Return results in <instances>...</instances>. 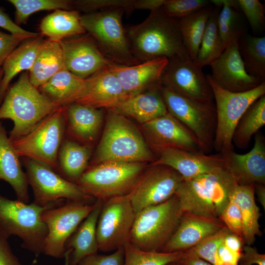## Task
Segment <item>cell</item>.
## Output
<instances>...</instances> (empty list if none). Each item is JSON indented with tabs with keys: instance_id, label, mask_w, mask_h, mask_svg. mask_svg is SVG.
Listing matches in <instances>:
<instances>
[{
	"instance_id": "12",
	"label": "cell",
	"mask_w": 265,
	"mask_h": 265,
	"mask_svg": "<svg viewBox=\"0 0 265 265\" xmlns=\"http://www.w3.org/2000/svg\"><path fill=\"white\" fill-rule=\"evenodd\" d=\"M161 93L168 112L194 136L202 151L206 154L212 148L216 125L213 101H197L162 86Z\"/></svg>"
},
{
	"instance_id": "2",
	"label": "cell",
	"mask_w": 265,
	"mask_h": 265,
	"mask_svg": "<svg viewBox=\"0 0 265 265\" xmlns=\"http://www.w3.org/2000/svg\"><path fill=\"white\" fill-rule=\"evenodd\" d=\"M237 183L226 168L184 179L175 195L183 212L219 218Z\"/></svg>"
},
{
	"instance_id": "38",
	"label": "cell",
	"mask_w": 265,
	"mask_h": 265,
	"mask_svg": "<svg viewBox=\"0 0 265 265\" xmlns=\"http://www.w3.org/2000/svg\"><path fill=\"white\" fill-rule=\"evenodd\" d=\"M238 47L247 72L265 81V37L246 34L239 40Z\"/></svg>"
},
{
	"instance_id": "18",
	"label": "cell",
	"mask_w": 265,
	"mask_h": 265,
	"mask_svg": "<svg viewBox=\"0 0 265 265\" xmlns=\"http://www.w3.org/2000/svg\"><path fill=\"white\" fill-rule=\"evenodd\" d=\"M238 42L226 46L220 55L210 65L212 79L222 88L241 92L255 88L262 82L246 71L239 53Z\"/></svg>"
},
{
	"instance_id": "41",
	"label": "cell",
	"mask_w": 265,
	"mask_h": 265,
	"mask_svg": "<svg viewBox=\"0 0 265 265\" xmlns=\"http://www.w3.org/2000/svg\"><path fill=\"white\" fill-rule=\"evenodd\" d=\"M124 249L123 265H166L178 260L183 253L144 251L134 247L130 242L124 246Z\"/></svg>"
},
{
	"instance_id": "33",
	"label": "cell",
	"mask_w": 265,
	"mask_h": 265,
	"mask_svg": "<svg viewBox=\"0 0 265 265\" xmlns=\"http://www.w3.org/2000/svg\"><path fill=\"white\" fill-rule=\"evenodd\" d=\"M65 67L59 42L44 40L28 72L31 83L38 88Z\"/></svg>"
},
{
	"instance_id": "19",
	"label": "cell",
	"mask_w": 265,
	"mask_h": 265,
	"mask_svg": "<svg viewBox=\"0 0 265 265\" xmlns=\"http://www.w3.org/2000/svg\"><path fill=\"white\" fill-rule=\"evenodd\" d=\"M152 165H162L178 172L184 179H189L219 169L226 168V160L222 154L207 155L179 149L165 148Z\"/></svg>"
},
{
	"instance_id": "30",
	"label": "cell",
	"mask_w": 265,
	"mask_h": 265,
	"mask_svg": "<svg viewBox=\"0 0 265 265\" xmlns=\"http://www.w3.org/2000/svg\"><path fill=\"white\" fill-rule=\"evenodd\" d=\"M85 80L78 78L66 68L38 88L40 92L60 106L75 103L82 93Z\"/></svg>"
},
{
	"instance_id": "10",
	"label": "cell",
	"mask_w": 265,
	"mask_h": 265,
	"mask_svg": "<svg viewBox=\"0 0 265 265\" xmlns=\"http://www.w3.org/2000/svg\"><path fill=\"white\" fill-rule=\"evenodd\" d=\"M23 159L28 183L33 190L34 204L48 208L60 206L67 201L92 204L94 198L77 184L56 173L52 167L29 158Z\"/></svg>"
},
{
	"instance_id": "51",
	"label": "cell",
	"mask_w": 265,
	"mask_h": 265,
	"mask_svg": "<svg viewBox=\"0 0 265 265\" xmlns=\"http://www.w3.org/2000/svg\"><path fill=\"white\" fill-rule=\"evenodd\" d=\"M0 27L7 30L10 33L27 36L29 37L38 36L39 33L26 30L18 26L12 20L10 17L0 7Z\"/></svg>"
},
{
	"instance_id": "56",
	"label": "cell",
	"mask_w": 265,
	"mask_h": 265,
	"mask_svg": "<svg viewBox=\"0 0 265 265\" xmlns=\"http://www.w3.org/2000/svg\"><path fill=\"white\" fill-rule=\"evenodd\" d=\"M3 75V70H2V68H1L0 69V83L1 80L2 79Z\"/></svg>"
},
{
	"instance_id": "28",
	"label": "cell",
	"mask_w": 265,
	"mask_h": 265,
	"mask_svg": "<svg viewBox=\"0 0 265 265\" xmlns=\"http://www.w3.org/2000/svg\"><path fill=\"white\" fill-rule=\"evenodd\" d=\"M161 87H153L130 97L113 109L142 124L163 116L168 112L161 95Z\"/></svg>"
},
{
	"instance_id": "52",
	"label": "cell",
	"mask_w": 265,
	"mask_h": 265,
	"mask_svg": "<svg viewBox=\"0 0 265 265\" xmlns=\"http://www.w3.org/2000/svg\"><path fill=\"white\" fill-rule=\"evenodd\" d=\"M174 263L175 265H213L188 250L183 252L181 257Z\"/></svg>"
},
{
	"instance_id": "53",
	"label": "cell",
	"mask_w": 265,
	"mask_h": 265,
	"mask_svg": "<svg viewBox=\"0 0 265 265\" xmlns=\"http://www.w3.org/2000/svg\"><path fill=\"white\" fill-rule=\"evenodd\" d=\"M166 0H134L133 10H149L151 11L160 8Z\"/></svg>"
},
{
	"instance_id": "42",
	"label": "cell",
	"mask_w": 265,
	"mask_h": 265,
	"mask_svg": "<svg viewBox=\"0 0 265 265\" xmlns=\"http://www.w3.org/2000/svg\"><path fill=\"white\" fill-rule=\"evenodd\" d=\"M208 0H166L161 9L168 16L180 19L210 5Z\"/></svg>"
},
{
	"instance_id": "46",
	"label": "cell",
	"mask_w": 265,
	"mask_h": 265,
	"mask_svg": "<svg viewBox=\"0 0 265 265\" xmlns=\"http://www.w3.org/2000/svg\"><path fill=\"white\" fill-rule=\"evenodd\" d=\"M219 218L231 232L243 238L241 214L238 207L232 198L222 211Z\"/></svg>"
},
{
	"instance_id": "1",
	"label": "cell",
	"mask_w": 265,
	"mask_h": 265,
	"mask_svg": "<svg viewBox=\"0 0 265 265\" xmlns=\"http://www.w3.org/2000/svg\"><path fill=\"white\" fill-rule=\"evenodd\" d=\"M126 30L132 52L140 62L159 58L191 60L183 44L178 19L166 15L161 7Z\"/></svg>"
},
{
	"instance_id": "3",
	"label": "cell",
	"mask_w": 265,
	"mask_h": 265,
	"mask_svg": "<svg viewBox=\"0 0 265 265\" xmlns=\"http://www.w3.org/2000/svg\"><path fill=\"white\" fill-rule=\"evenodd\" d=\"M43 95L30 82L27 72L8 89L0 106V120L9 119L14 127L11 141L26 135L43 118L59 107Z\"/></svg>"
},
{
	"instance_id": "27",
	"label": "cell",
	"mask_w": 265,
	"mask_h": 265,
	"mask_svg": "<svg viewBox=\"0 0 265 265\" xmlns=\"http://www.w3.org/2000/svg\"><path fill=\"white\" fill-rule=\"evenodd\" d=\"M103 201L97 200L96 205L65 243L69 265H77L83 258L97 253V223Z\"/></svg>"
},
{
	"instance_id": "50",
	"label": "cell",
	"mask_w": 265,
	"mask_h": 265,
	"mask_svg": "<svg viewBox=\"0 0 265 265\" xmlns=\"http://www.w3.org/2000/svg\"><path fill=\"white\" fill-rule=\"evenodd\" d=\"M265 265V255L260 253L256 247L243 245L238 265Z\"/></svg>"
},
{
	"instance_id": "26",
	"label": "cell",
	"mask_w": 265,
	"mask_h": 265,
	"mask_svg": "<svg viewBox=\"0 0 265 265\" xmlns=\"http://www.w3.org/2000/svg\"><path fill=\"white\" fill-rule=\"evenodd\" d=\"M64 107L67 133L89 145L95 139L101 126L102 110L76 103Z\"/></svg>"
},
{
	"instance_id": "5",
	"label": "cell",
	"mask_w": 265,
	"mask_h": 265,
	"mask_svg": "<svg viewBox=\"0 0 265 265\" xmlns=\"http://www.w3.org/2000/svg\"><path fill=\"white\" fill-rule=\"evenodd\" d=\"M183 213L175 195L135 214L129 242L148 251H161L176 231Z\"/></svg>"
},
{
	"instance_id": "36",
	"label": "cell",
	"mask_w": 265,
	"mask_h": 265,
	"mask_svg": "<svg viewBox=\"0 0 265 265\" xmlns=\"http://www.w3.org/2000/svg\"><path fill=\"white\" fill-rule=\"evenodd\" d=\"M265 124V95L253 102L244 113L234 131L232 142L238 148H246L251 138Z\"/></svg>"
},
{
	"instance_id": "4",
	"label": "cell",
	"mask_w": 265,
	"mask_h": 265,
	"mask_svg": "<svg viewBox=\"0 0 265 265\" xmlns=\"http://www.w3.org/2000/svg\"><path fill=\"white\" fill-rule=\"evenodd\" d=\"M153 159L152 151L135 126L115 109H108L91 165L108 161L145 162Z\"/></svg>"
},
{
	"instance_id": "13",
	"label": "cell",
	"mask_w": 265,
	"mask_h": 265,
	"mask_svg": "<svg viewBox=\"0 0 265 265\" xmlns=\"http://www.w3.org/2000/svg\"><path fill=\"white\" fill-rule=\"evenodd\" d=\"M95 205L96 202L67 201L44 211L41 218L47 226L48 235L43 253L55 258H64L66 241Z\"/></svg>"
},
{
	"instance_id": "15",
	"label": "cell",
	"mask_w": 265,
	"mask_h": 265,
	"mask_svg": "<svg viewBox=\"0 0 265 265\" xmlns=\"http://www.w3.org/2000/svg\"><path fill=\"white\" fill-rule=\"evenodd\" d=\"M183 180L178 172L170 167L152 165L142 173L128 194L135 214L175 195Z\"/></svg>"
},
{
	"instance_id": "40",
	"label": "cell",
	"mask_w": 265,
	"mask_h": 265,
	"mask_svg": "<svg viewBox=\"0 0 265 265\" xmlns=\"http://www.w3.org/2000/svg\"><path fill=\"white\" fill-rule=\"evenodd\" d=\"M15 8V23L18 26L26 23L32 14L44 10H73V0H9Z\"/></svg>"
},
{
	"instance_id": "49",
	"label": "cell",
	"mask_w": 265,
	"mask_h": 265,
	"mask_svg": "<svg viewBox=\"0 0 265 265\" xmlns=\"http://www.w3.org/2000/svg\"><path fill=\"white\" fill-rule=\"evenodd\" d=\"M8 238L0 230V265H23L13 254Z\"/></svg>"
},
{
	"instance_id": "45",
	"label": "cell",
	"mask_w": 265,
	"mask_h": 265,
	"mask_svg": "<svg viewBox=\"0 0 265 265\" xmlns=\"http://www.w3.org/2000/svg\"><path fill=\"white\" fill-rule=\"evenodd\" d=\"M134 0H73V8L85 13L113 8H122L129 14L133 11Z\"/></svg>"
},
{
	"instance_id": "20",
	"label": "cell",
	"mask_w": 265,
	"mask_h": 265,
	"mask_svg": "<svg viewBox=\"0 0 265 265\" xmlns=\"http://www.w3.org/2000/svg\"><path fill=\"white\" fill-rule=\"evenodd\" d=\"M142 126L158 153L168 148L204 153L194 136L169 112Z\"/></svg>"
},
{
	"instance_id": "25",
	"label": "cell",
	"mask_w": 265,
	"mask_h": 265,
	"mask_svg": "<svg viewBox=\"0 0 265 265\" xmlns=\"http://www.w3.org/2000/svg\"><path fill=\"white\" fill-rule=\"evenodd\" d=\"M19 156L0 122V180L8 182L17 200L28 203V183L21 166Z\"/></svg>"
},
{
	"instance_id": "14",
	"label": "cell",
	"mask_w": 265,
	"mask_h": 265,
	"mask_svg": "<svg viewBox=\"0 0 265 265\" xmlns=\"http://www.w3.org/2000/svg\"><path fill=\"white\" fill-rule=\"evenodd\" d=\"M135 216L128 194L103 202L96 227L99 250L115 251L129 242Z\"/></svg>"
},
{
	"instance_id": "29",
	"label": "cell",
	"mask_w": 265,
	"mask_h": 265,
	"mask_svg": "<svg viewBox=\"0 0 265 265\" xmlns=\"http://www.w3.org/2000/svg\"><path fill=\"white\" fill-rule=\"evenodd\" d=\"M44 40L40 34L25 39L5 60L0 83V106L13 78L23 71L30 70Z\"/></svg>"
},
{
	"instance_id": "35",
	"label": "cell",
	"mask_w": 265,
	"mask_h": 265,
	"mask_svg": "<svg viewBox=\"0 0 265 265\" xmlns=\"http://www.w3.org/2000/svg\"><path fill=\"white\" fill-rule=\"evenodd\" d=\"M214 6L222 7L217 19V28L224 48L230 43L238 41L246 33L244 18L236 6L235 0H212ZM225 49V48H224Z\"/></svg>"
},
{
	"instance_id": "17",
	"label": "cell",
	"mask_w": 265,
	"mask_h": 265,
	"mask_svg": "<svg viewBox=\"0 0 265 265\" xmlns=\"http://www.w3.org/2000/svg\"><path fill=\"white\" fill-rule=\"evenodd\" d=\"M59 43L65 67L80 79H87L112 63L102 53L89 34L64 39Z\"/></svg>"
},
{
	"instance_id": "39",
	"label": "cell",
	"mask_w": 265,
	"mask_h": 265,
	"mask_svg": "<svg viewBox=\"0 0 265 265\" xmlns=\"http://www.w3.org/2000/svg\"><path fill=\"white\" fill-rule=\"evenodd\" d=\"M221 7L214 6L208 20L196 58L192 61L197 67L210 65L222 53L224 47L219 35L217 19Z\"/></svg>"
},
{
	"instance_id": "8",
	"label": "cell",
	"mask_w": 265,
	"mask_h": 265,
	"mask_svg": "<svg viewBox=\"0 0 265 265\" xmlns=\"http://www.w3.org/2000/svg\"><path fill=\"white\" fill-rule=\"evenodd\" d=\"M42 207L33 202L25 203L0 195V230L7 237L16 236L22 240V246L36 256L43 253L48 235L46 225L41 216Z\"/></svg>"
},
{
	"instance_id": "57",
	"label": "cell",
	"mask_w": 265,
	"mask_h": 265,
	"mask_svg": "<svg viewBox=\"0 0 265 265\" xmlns=\"http://www.w3.org/2000/svg\"><path fill=\"white\" fill-rule=\"evenodd\" d=\"M166 265H174V263L173 262V263H171L168 264H167Z\"/></svg>"
},
{
	"instance_id": "11",
	"label": "cell",
	"mask_w": 265,
	"mask_h": 265,
	"mask_svg": "<svg viewBox=\"0 0 265 265\" xmlns=\"http://www.w3.org/2000/svg\"><path fill=\"white\" fill-rule=\"evenodd\" d=\"M65 132L64 107L61 106L26 135L11 142L19 157L29 158L54 169L57 167L58 153Z\"/></svg>"
},
{
	"instance_id": "48",
	"label": "cell",
	"mask_w": 265,
	"mask_h": 265,
	"mask_svg": "<svg viewBox=\"0 0 265 265\" xmlns=\"http://www.w3.org/2000/svg\"><path fill=\"white\" fill-rule=\"evenodd\" d=\"M27 38L29 37L0 30V69L8 56Z\"/></svg>"
},
{
	"instance_id": "34",
	"label": "cell",
	"mask_w": 265,
	"mask_h": 265,
	"mask_svg": "<svg viewBox=\"0 0 265 265\" xmlns=\"http://www.w3.org/2000/svg\"><path fill=\"white\" fill-rule=\"evenodd\" d=\"M255 186L237 184L232 200L238 207L241 214L244 243L251 245L256 240V237L262 235L259 224L261 215L260 209L255 199Z\"/></svg>"
},
{
	"instance_id": "54",
	"label": "cell",
	"mask_w": 265,
	"mask_h": 265,
	"mask_svg": "<svg viewBox=\"0 0 265 265\" xmlns=\"http://www.w3.org/2000/svg\"><path fill=\"white\" fill-rule=\"evenodd\" d=\"M265 185L257 184L255 186V192L258 197V199L263 206L265 209Z\"/></svg>"
},
{
	"instance_id": "43",
	"label": "cell",
	"mask_w": 265,
	"mask_h": 265,
	"mask_svg": "<svg viewBox=\"0 0 265 265\" xmlns=\"http://www.w3.org/2000/svg\"><path fill=\"white\" fill-rule=\"evenodd\" d=\"M229 231L226 226H224L217 233L188 250L198 257L213 265H218L217 248L224 237Z\"/></svg>"
},
{
	"instance_id": "22",
	"label": "cell",
	"mask_w": 265,
	"mask_h": 265,
	"mask_svg": "<svg viewBox=\"0 0 265 265\" xmlns=\"http://www.w3.org/2000/svg\"><path fill=\"white\" fill-rule=\"evenodd\" d=\"M224 226L218 218L184 212L176 231L161 251L167 253L186 251Z\"/></svg>"
},
{
	"instance_id": "37",
	"label": "cell",
	"mask_w": 265,
	"mask_h": 265,
	"mask_svg": "<svg viewBox=\"0 0 265 265\" xmlns=\"http://www.w3.org/2000/svg\"><path fill=\"white\" fill-rule=\"evenodd\" d=\"M212 9L209 5L178 20L183 44L192 61L197 55L206 25Z\"/></svg>"
},
{
	"instance_id": "47",
	"label": "cell",
	"mask_w": 265,
	"mask_h": 265,
	"mask_svg": "<svg viewBox=\"0 0 265 265\" xmlns=\"http://www.w3.org/2000/svg\"><path fill=\"white\" fill-rule=\"evenodd\" d=\"M124 247L115 250L109 255L97 253L88 255L81 259L77 265H123Z\"/></svg>"
},
{
	"instance_id": "32",
	"label": "cell",
	"mask_w": 265,
	"mask_h": 265,
	"mask_svg": "<svg viewBox=\"0 0 265 265\" xmlns=\"http://www.w3.org/2000/svg\"><path fill=\"white\" fill-rule=\"evenodd\" d=\"M91 146L71 139L63 140L57 157V168L61 177L76 183L87 168Z\"/></svg>"
},
{
	"instance_id": "24",
	"label": "cell",
	"mask_w": 265,
	"mask_h": 265,
	"mask_svg": "<svg viewBox=\"0 0 265 265\" xmlns=\"http://www.w3.org/2000/svg\"><path fill=\"white\" fill-rule=\"evenodd\" d=\"M129 98L107 67L85 79L84 89L75 103L96 108H115Z\"/></svg>"
},
{
	"instance_id": "23",
	"label": "cell",
	"mask_w": 265,
	"mask_h": 265,
	"mask_svg": "<svg viewBox=\"0 0 265 265\" xmlns=\"http://www.w3.org/2000/svg\"><path fill=\"white\" fill-rule=\"evenodd\" d=\"M253 148L244 154L232 151L223 155L226 160V169L239 185L265 183V141L257 132Z\"/></svg>"
},
{
	"instance_id": "55",
	"label": "cell",
	"mask_w": 265,
	"mask_h": 265,
	"mask_svg": "<svg viewBox=\"0 0 265 265\" xmlns=\"http://www.w3.org/2000/svg\"><path fill=\"white\" fill-rule=\"evenodd\" d=\"M64 258H65V265H69L68 256L66 253L64 254Z\"/></svg>"
},
{
	"instance_id": "21",
	"label": "cell",
	"mask_w": 265,
	"mask_h": 265,
	"mask_svg": "<svg viewBox=\"0 0 265 265\" xmlns=\"http://www.w3.org/2000/svg\"><path fill=\"white\" fill-rule=\"evenodd\" d=\"M168 62L166 58H159L130 66L112 62L107 68L116 76L130 97L162 86L161 79Z\"/></svg>"
},
{
	"instance_id": "31",
	"label": "cell",
	"mask_w": 265,
	"mask_h": 265,
	"mask_svg": "<svg viewBox=\"0 0 265 265\" xmlns=\"http://www.w3.org/2000/svg\"><path fill=\"white\" fill-rule=\"evenodd\" d=\"M81 15L76 10L58 9L45 16L39 28L41 35L59 42L65 38L86 33L80 22Z\"/></svg>"
},
{
	"instance_id": "7",
	"label": "cell",
	"mask_w": 265,
	"mask_h": 265,
	"mask_svg": "<svg viewBox=\"0 0 265 265\" xmlns=\"http://www.w3.org/2000/svg\"><path fill=\"white\" fill-rule=\"evenodd\" d=\"M215 101L216 125L213 148L225 155L233 151V135L239 120L256 100L265 95V81L251 90L234 92L219 86L211 74L206 76Z\"/></svg>"
},
{
	"instance_id": "9",
	"label": "cell",
	"mask_w": 265,
	"mask_h": 265,
	"mask_svg": "<svg viewBox=\"0 0 265 265\" xmlns=\"http://www.w3.org/2000/svg\"><path fill=\"white\" fill-rule=\"evenodd\" d=\"M144 162L108 161L87 167L76 184L103 202L128 194L144 171Z\"/></svg>"
},
{
	"instance_id": "16",
	"label": "cell",
	"mask_w": 265,
	"mask_h": 265,
	"mask_svg": "<svg viewBox=\"0 0 265 265\" xmlns=\"http://www.w3.org/2000/svg\"><path fill=\"white\" fill-rule=\"evenodd\" d=\"M161 84L163 87L192 100L213 102L212 92L206 76L191 60H168Z\"/></svg>"
},
{
	"instance_id": "6",
	"label": "cell",
	"mask_w": 265,
	"mask_h": 265,
	"mask_svg": "<svg viewBox=\"0 0 265 265\" xmlns=\"http://www.w3.org/2000/svg\"><path fill=\"white\" fill-rule=\"evenodd\" d=\"M125 10L113 8L85 13L80 22L95 40L105 56L114 63L125 66L140 62L133 55L122 23Z\"/></svg>"
},
{
	"instance_id": "44",
	"label": "cell",
	"mask_w": 265,
	"mask_h": 265,
	"mask_svg": "<svg viewBox=\"0 0 265 265\" xmlns=\"http://www.w3.org/2000/svg\"><path fill=\"white\" fill-rule=\"evenodd\" d=\"M238 9L244 14L253 32H263L265 28V10L258 0H237Z\"/></svg>"
}]
</instances>
